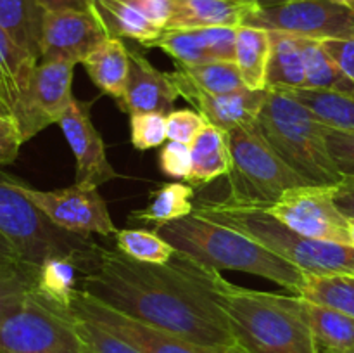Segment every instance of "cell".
<instances>
[{
    "mask_svg": "<svg viewBox=\"0 0 354 353\" xmlns=\"http://www.w3.org/2000/svg\"><path fill=\"white\" fill-rule=\"evenodd\" d=\"M180 93L171 73L156 68L142 52L130 48V75L121 99V109L128 114L171 113Z\"/></svg>",
    "mask_w": 354,
    "mask_h": 353,
    "instance_id": "17",
    "label": "cell"
},
{
    "mask_svg": "<svg viewBox=\"0 0 354 353\" xmlns=\"http://www.w3.org/2000/svg\"><path fill=\"white\" fill-rule=\"evenodd\" d=\"M256 9V0H173L171 19L166 30L237 28Z\"/></svg>",
    "mask_w": 354,
    "mask_h": 353,
    "instance_id": "19",
    "label": "cell"
},
{
    "mask_svg": "<svg viewBox=\"0 0 354 353\" xmlns=\"http://www.w3.org/2000/svg\"><path fill=\"white\" fill-rule=\"evenodd\" d=\"M76 64L64 61H41L31 78L23 102L14 113L23 144L50 125L59 123L73 102V69Z\"/></svg>",
    "mask_w": 354,
    "mask_h": 353,
    "instance_id": "13",
    "label": "cell"
},
{
    "mask_svg": "<svg viewBox=\"0 0 354 353\" xmlns=\"http://www.w3.org/2000/svg\"><path fill=\"white\" fill-rule=\"evenodd\" d=\"M71 314L78 318L93 322L111 334L124 339L142 353H248L239 345L207 346L189 339L162 332L159 329L140 324L120 311L111 310L106 305L76 291L71 303Z\"/></svg>",
    "mask_w": 354,
    "mask_h": 353,
    "instance_id": "11",
    "label": "cell"
},
{
    "mask_svg": "<svg viewBox=\"0 0 354 353\" xmlns=\"http://www.w3.org/2000/svg\"><path fill=\"white\" fill-rule=\"evenodd\" d=\"M214 294L230 322L235 343L248 353H322L299 296L245 289L211 269Z\"/></svg>",
    "mask_w": 354,
    "mask_h": 353,
    "instance_id": "2",
    "label": "cell"
},
{
    "mask_svg": "<svg viewBox=\"0 0 354 353\" xmlns=\"http://www.w3.org/2000/svg\"><path fill=\"white\" fill-rule=\"evenodd\" d=\"M47 10H61V9H88V0H38Z\"/></svg>",
    "mask_w": 354,
    "mask_h": 353,
    "instance_id": "45",
    "label": "cell"
},
{
    "mask_svg": "<svg viewBox=\"0 0 354 353\" xmlns=\"http://www.w3.org/2000/svg\"><path fill=\"white\" fill-rule=\"evenodd\" d=\"M299 296L335 308L354 318V273L318 275L306 272Z\"/></svg>",
    "mask_w": 354,
    "mask_h": 353,
    "instance_id": "32",
    "label": "cell"
},
{
    "mask_svg": "<svg viewBox=\"0 0 354 353\" xmlns=\"http://www.w3.org/2000/svg\"><path fill=\"white\" fill-rule=\"evenodd\" d=\"M328 57L334 64L354 82V37L349 38H327L320 40Z\"/></svg>",
    "mask_w": 354,
    "mask_h": 353,
    "instance_id": "41",
    "label": "cell"
},
{
    "mask_svg": "<svg viewBox=\"0 0 354 353\" xmlns=\"http://www.w3.org/2000/svg\"><path fill=\"white\" fill-rule=\"evenodd\" d=\"M194 190L192 185L180 182L165 183L158 190L151 192L147 206L131 211L130 224H152L154 228L166 224L190 217L194 213Z\"/></svg>",
    "mask_w": 354,
    "mask_h": 353,
    "instance_id": "27",
    "label": "cell"
},
{
    "mask_svg": "<svg viewBox=\"0 0 354 353\" xmlns=\"http://www.w3.org/2000/svg\"><path fill=\"white\" fill-rule=\"evenodd\" d=\"M138 12L144 14L154 26L162 31L168 26L173 12V0H127Z\"/></svg>",
    "mask_w": 354,
    "mask_h": 353,
    "instance_id": "42",
    "label": "cell"
},
{
    "mask_svg": "<svg viewBox=\"0 0 354 353\" xmlns=\"http://www.w3.org/2000/svg\"><path fill=\"white\" fill-rule=\"evenodd\" d=\"M0 263H21L16 249L2 234H0Z\"/></svg>",
    "mask_w": 354,
    "mask_h": 353,
    "instance_id": "46",
    "label": "cell"
},
{
    "mask_svg": "<svg viewBox=\"0 0 354 353\" xmlns=\"http://www.w3.org/2000/svg\"><path fill=\"white\" fill-rule=\"evenodd\" d=\"M109 35L88 9L47 10L41 33V61L83 62Z\"/></svg>",
    "mask_w": 354,
    "mask_h": 353,
    "instance_id": "14",
    "label": "cell"
},
{
    "mask_svg": "<svg viewBox=\"0 0 354 353\" xmlns=\"http://www.w3.org/2000/svg\"><path fill=\"white\" fill-rule=\"evenodd\" d=\"M192 172L187 182L192 185H204L230 172V149H228V132L220 127L206 123L194 144Z\"/></svg>",
    "mask_w": 354,
    "mask_h": 353,
    "instance_id": "25",
    "label": "cell"
},
{
    "mask_svg": "<svg viewBox=\"0 0 354 353\" xmlns=\"http://www.w3.org/2000/svg\"><path fill=\"white\" fill-rule=\"evenodd\" d=\"M2 353H86L76 317L31 291L0 320Z\"/></svg>",
    "mask_w": 354,
    "mask_h": 353,
    "instance_id": "8",
    "label": "cell"
},
{
    "mask_svg": "<svg viewBox=\"0 0 354 353\" xmlns=\"http://www.w3.org/2000/svg\"><path fill=\"white\" fill-rule=\"evenodd\" d=\"M180 97L197 107L206 123L220 127L223 130H234L239 127H251L261 113L268 89L251 90L248 87L234 92L211 96L192 89L178 90Z\"/></svg>",
    "mask_w": 354,
    "mask_h": 353,
    "instance_id": "18",
    "label": "cell"
},
{
    "mask_svg": "<svg viewBox=\"0 0 354 353\" xmlns=\"http://www.w3.org/2000/svg\"><path fill=\"white\" fill-rule=\"evenodd\" d=\"M332 199L344 217L354 218V176H344L332 187Z\"/></svg>",
    "mask_w": 354,
    "mask_h": 353,
    "instance_id": "44",
    "label": "cell"
},
{
    "mask_svg": "<svg viewBox=\"0 0 354 353\" xmlns=\"http://www.w3.org/2000/svg\"><path fill=\"white\" fill-rule=\"evenodd\" d=\"M242 24L315 40L349 38L354 37V10L334 0H292L252 10Z\"/></svg>",
    "mask_w": 354,
    "mask_h": 353,
    "instance_id": "9",
    "label": "cell"
},
{
    "mask_svg": "<svg viewBox=\"0 0 354 353\" xmlns=\"http://www.w3.org/2000/svg\"><path fill=\"white\" fill-rule=\"evenodd\" d=\"M287 2H292V0H256V6H258V9H268V7L282 6Z\"/></svg>",
    "mask_w": 354,
    "mask_h": 353,
    "instance_id": "48",
    "label": "cell"
},
{
    "mask_svg": "<svg viewBox=\"0 0 354 353\" xmlns=\"http://www.w3.org/2000/svg\"><path fill=\"white\" fill-rule=\"evenodd\" d=\"M230 194L254 204L275 203L286 190L306 185L303 179L270 147L256 125L228 130Z\"/></svg>",
    "mask_w": 354,
    "mask_h": 353,
    "instance_id": "7",
    "label": "cell"
},
{
    "mask_svg": "<svg viewBox=\"0 0 354 353\" xmlns=\"http://www.w3.org/2000/svg\"><path fill=\"white\" fill-rule=\"evenodd\" d=\"M322 353H325V352H322Z\"/></svg>",
    "mask_w": 354,
    "mask_h": 353,
    "instance_id": "52",
    "label": "cell"
},
{
    "mask_svg": "<svg viewBox=\"0 0 354 353\" xmlns=\"http://www.w3.org/2000/svg\"><path fill=\"white\" fill-rule=\"evenodd\" d=\"M351 353H354V350H353V352H351Z\"/></svg>",
    "mask_w": 354,
    "mask_h": 353,
    "instance_id": "51",
    "label": "cell"
},
{
    "mask_svg": "<svg viewBox=\"0 0 354 353\" xmlns=\"http://www.w3.org/2000/svg\"><path fill=\"white\" fill-rule=\"evenodd\" d=\"M168 118V138L182 144L192 145L199 132L206 125V120L199 111L194 109H173L166 114Z\"/></svg>",
    "mask_w": 354,
    "mask_h": 353,
    "instance_id": "40",
    "label": "cell"
},
{
    "mask_svg": "<svg viewBox=\"0 0 354 353\" xmlns=\"http://www.w3.org/2000/svg\"><path fill=\"white\" fill-rule=\"evenodd\" d=\"M349 237H351V246L354 248V218H349Z\"/></svg>",
    "mask_w": 354,
    "mask_h": 353,
    "instance_id": "49",
    "label": "cell"
},
{
    "mask_svg": "<svg viewBox=\"0 0 354 353\" xmlns=\"http://www.w3.org/2000/svg\"><path fill=\"white\" fill-rule=\"evenodd\" d=\"M45 14L47 9L38 0H0V28L38 62Z\"/></svg>",
    "mask_w": 354,
    "mask_h": 353,
    "instance_id": "22",
    "label": "cell"
},
{
    "mask_svg": "<svg viewBox=\"0 0 354 353\" xmlns=\"http://www.w3.org/2000/svg\"><path fill=\"white\" fill-rule=\"evenodd\" d=\"M332 187L310 183L292 187L265 210L304 237L351 246L349 218L335 206Z\"/></svg>",
    "mask_w": 354,
    "mask_h": 353,
    "instance_id": "10",
    "label": "cell"
},
{
    "mask_svg": "<svg viewBox=\"0 0 354 353\" xmlns=\"http://www.w3.org/2000/svg\"><path fill=\"white\" fill-rule=\"evenodd\" d=\"M301 310L315 341L325 353H351L354 350V318L335 308L301 298Z\"/></svg>",
    "mask_w": 354,
    "mask_h": 353,
    "instance_id": "24",
    "label": "cell"
},
{
    "mask_svg": "<svg viewBox=\"0 0 354 353\" xmlns=\"http://www.w3.org/2000/svg\"><path fill=\"white\" fill-rule=\"evenodd\" d=\"M325 141L341 175L354 176V132L325 125Z\"/></svg>",
    "mask_w": 354,
    "mask_h": 353,
    "instance_id": "38",
    "label": "cell"
},
{
    "mask_svg": "<svg viewBox=\"0 0 354 353\" xmlns=\"http://www.w3.org/2000/svg\"><path fill=\"white\" fill-rule=\"evenodd\" d=\"M154 230L176 251L211 269L252 273L299 296L306 272L234 228L192 213Z\"/></svg>",
    "mask_w": 354,
    "mask_h": 353,
    "instance_id": "3",
    "label": "cell"
},
{
    "mask_svg": "<svg viewBox=\"0 0 354 353\" xmlns=\"http://www.w3.org/2000/svg\"><path fill=\"white\" fill-rule=\"evenodd\" d=\"M21 145L23 141L16 125L0 121V165H10L19 154Z\"/></svg>",
    "mask_w": 354,
    "mask_h": 353,
    "instance_id": "43",
    "label": "cell"
},
{
    "mask_svg": "<svg viewBox=\"0 0 354 353\" xmlns=\"http://www.w3.org/2000/svg\"><path fill=\"white\" fill-rule=\"evenodd\" d=\"M88 7L109 38H130L149 47L162 33L161 28L154 26L127 0H88Z\"/></svg>",
    "mask_w": 354,
    "mask_h": 353,
    "instance_id": "23",
    "label": "cell"
},
{
    "mask_svg": "<svg viewBox=\"0 0 354 353\" xmlns=\"http://www.w3.org/2000/svg\"><path fill=\"white\" fill-rule=\"evenodd\" d=\"M90 106L92 102L73 99L57 125L76 159L75 185L99 189L102 183L120 179L121 175L109 163L106 144L90 118Z\"/></svg>",
    "mask_w": 354,
    "mask_h": 353,
    "instance_id": "15",
    "label": "cell"
},
{
    "mask_svg": "<svg viewBox=\"0 0 354 353\" xmlns=\"http://www.w3.org/2000/svg\"><path fill=\"white\" fill-rule=\"evenodd\" d=\"M37 270L24 263H0V320L33 291Z\"/></svg>",
    "mask_w": 354,
    "mask_h": 353,
    "instance_id": "35",
    "label": "cell"
},
{
    "mask_svg": "<svg viewBox=\"0 0 354 353\" xmlns=\"http://www.w3.org/2000/svg\"><path fill=\"white\" fill-rule=\"evenodd\" d=\"M159 170L169 179H189L192 172V151L187 144L169 141L159 151Z\"/></svg>",
    "mask_w": 354,
    "mask_h": 353,
    "instance_id": "39",
    "label": "cell"
},
{
    "mask_svg": "<svg viewBox=\"0 0 354 353\" xmlns=\"http://www.w3.org/2000/svg\"><path fill=\"white\" fill-rule=\"evenodd\" d=\"M76 325L86 346V353H142L133 345L111 334L93 322L76 317Z\"/></svg>",
    "mask_w": 354,
    "mask_h": 353,
    "instance_id": "37",
    "label": "cell"
},
{
    "mask_svg": "<svg viewBox=\"0 0 354 353\" xmlns=\"http://www.w3.org/2000/svg\"><path fill=\"white\" fill-rule=\"evenodd\" d=\"M282 92L306 106L324 125L354 132V93L315 89H286Z\"/></svg>",
    "mask_w": 354,
    "mask_h": 353,
    "instance_id": "31",
    "label": "cell"
},
{
    "mask_svg": "<svg viewBox=\"0 0 354 353\" xmlns=\"http://www.w3.org/2000/svg\"><path fill=\"white\" fill-rule=\"evenodd\" d=\"M38 61L14 44L0 28V99L16 113L23 102Z\"/></svg>",
    "mask_w": 354,
    "mask_h": 353,
    "instance_id": "26",
    "label": "cell"
},
{
    "mask_svg": "<svg viewBox=\"0 0 354 353\" xmlns=\"http://www.w3.org/2000/svg\"><path fill=\"white\" fill-rule=\"evenodd\" d=\"M334 2L342 3V6L349 7V9H353V10H354V0H334Z\"/></svg>",
    "mask_w": 354,
    "mask_h": 353,
    "instance_id": "50",
    "label": "cell"
},
{
    "mask_svg": "<svg viewBox=\"0 0 354 353\" xmlns=\"http://www.w3.org/2000/svg\"><path fill=\"white\" fill-rule=\"evenodd\" d=\"M116 249L123 253L128 258L142 263H154V265H165L176 249L152 228H123L116 230Z\"/></svg>",
    "mask_w": 354,
    "mask_h": 353,
    "instance_id": "34",
    "label": "cell"
},
{
    "mask_svg": "<svg viewBox=\"0 0 354 353\" xmlns=\"http://www.w3.org/2000/svg\"><path fill=\"white\" fill-rule=\"evenodd\" d=\"M12 182L61 228L83 235L99 234L102 237L116 234L118 228L107 210V203L97 189L71 185L66 189L40 190L19 180L12 179Z\"/></svg>",
    "mask_w": 354,
    "mask_h": 353,
    "instance_id": "12",
    "label": "cell"
},
{
    "mask_svg": "<svg viewBox=\"0 0 354 353\" xmlns=\"http://www.w3.org/2000/svg\"><path fill=\"white\" fill-rule=\"evenodd\" d=\"M0 121H3V123H12V125H16V127H17L16 118H14V113L10 111V107L7 106V104L3 102L2 99H0Z\"/></svg>",
    "mask_w": 354,
    "mask_h": 353,
    "instance_id": "47",
    "label": "cell"
},
{
    "mask_svg": "<svg viewBox=\"0 0 354 353\" xmlns=\"http://www.w3.org/2000/svg\"><path fill=\"white\" fill-rule=\"evenodd\" d=\"M131 145L138 151L161 147L168 138V118L165 113H137L130 116Z\"/></svg>",
    "mask_w": 354,
    "mask_h": 353,
    "instance_id": "36",
    "label": "cell"
},
{
    "mask_svg": "<svg viewBox=\"0 0 354 353\" xmlns=\"http://www.w3.org/2000/svg\"><path fill=\"white\" fill-rule=\"evenodd\" d=\"M237 28H196V30H165L149 47L165 51L176 64L194 66L214 61L235 62Z\"/></svg>",
    "mask_w": 354,
    "mask_h": 353,
    "instance_id": "16",
    "label": "cell"
},
{
    "mask_svg": "<svg viewBox=\"0 0 354 353\" xmlns=\"http://www.w3.org/2000/svg\"><path fill=\"white\" fill-rule=\"evenodd\" d=\"M0 353H2V352H0Z\"/></svg>",
    "mask_w": 354,
    "mask_h": 353,
    "instance_id": "53",
    "label": "cell"
},
{
    "mask_svg": "<svg viewBox=\"0 0 354 353\" xmlns=\"http://www.w3.org/2000/svg\"><path fill=\"white\" fill-rule=\"evenodd\" d=\"M78 291L140 324L207 346L237 345L214 294L211 266L176 251L165 265L100 249Z\"/></svg>",
    "mask_w": 354,
    "mask_h": 353,
    "instance_id": "1",
    "label": "cell"
},
{
    "mask_svg": "<svg viewBox=\"0 0 354 353\" xmlns=\"http://www.w3.org/2000/svg\"><path fill=\"white\" fill-rule=\"evenodd\" d=\"M0 234L12 244L21 263L33 269L50 258H69L83 273L97 262L102 249L90 235L55 225L7 175H0Z\"/></svg>",
    "mask_w": 354,
    "mask_h": 353,
    "instance_id": "6",
    "label": "cell"
},
{
    "mask_svg": "<svg viewBox=\"0 0 354 353\" xmlns=\"http://www.w3.org/2000/svg\"><path fill=\"white\" fill-rule=\"evenodd\" d=\"M171 76L178 90L192 89L211 96H221L245 87L234 61H214L194 66L176 64Z\"/></svg>",
    "mask_w": 354,
    "mask_h": 353,
    "instance_id": "28",
    "label": "cell"
},
{
    "mask_svg": "<svg viewBox=\"0 0 354 353\" xmlns=\"http://www.w3.org/2000/svg\"><path fill=\"white\" fill-rule=\"evenodd\" d=\"M304 68H306L304 89L354 93V82L334 64V61L322 47L320 40L304 38Z\"/></svg>",
    "mask_w": 354,
    "mask_h": 353,
    "instance_id": "33",
    "label": "cell"
},
{
    "mask_svg": "<svg viewBox=\"0 0 354 353\" xmlns=\"http://www.w3.org/2000/svg\"><path fill=\"white\" fill-rule=\"evenodd\" d=\"M82 64L100 92L121 102L130 75V48L123 40L107 38Z\"/></svg>",
    "mask_w": 354,
    "mask_h": 353,
    "instance_id": "21",
    "label": "cell"
},
{
    "mask_svg": "<svg viewBox=\"0 0 354 353\" xmlns=\"http://www.w3.org/2000/svg\"><path fill=\"white\" fill-rule=\"evenodd\" d=\"M194 215L241 232L304 272L318 275L354 273L353 246L304 237L266 213L265 204L227 196L220 201H203L194 208Z\"/></svg>",
    "mask_w": 354,
    "mask_h": 353,
    "instance_id": "4",
    "label": "cell"
},
{
    "mask_svg": "<svg viewBox=\"0 0 354 353\" xmlns=\"http://www.w3.org/2000/svg\"><path fill=\"white\" fill-rule=\"evenodd\" d=\"M80 266L69 258H50L38 266L33 293L55 308L71 311L78 291Z\"/></svg>",
    "mask_w": 354,
    "mask_h": 353,
    "instance_id": "30",
    "label": "cell"
},
{
    "mask_svg": "<svg viewBox=\"0 0 354 353\" xmlns=\"http://www.w3.org/2000/svg\"><path fill=\"white\" fill-rule=\"evenodd\" d=\"M270 61V33L254 26H237L235 64L248 89H266V69Z\"/></svg>",
    "mask_w": 354,
    "mask_h": 353,
    "instance_id": "29",
    "label": "cell"
},
{
    "mask_svg": "<svg viewBox=\"0 0 354 353\" xmlns=\"http://www.w3.org/2000/svg\"><path fill=\"white\" fill-rule=\"evenodd\" d=\"M270 33V61L266 69V89H304V37L283 31Z\"/></svg>",
    "mask_w": 354,
    "mask_h": 353,
    "instance_id": "20",
    "label": "cell"
},
{
    "mask_svg": "<svg viewBox=\"0 0 354 353\" xmlns=\"http://www.w3.org/2000/svg\"><path fill=\"white\" fill-rule=\"evenodd\" d=\"M254 125L270 147L306 183L332 187L344 179L328 152L325 125L286 92L268 89Z\"/></svg>",
    "mask_w": 354,
    "mask_h": 353,
    "instance_id": "5",
    "label": "cell"
}]
</instances>
